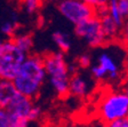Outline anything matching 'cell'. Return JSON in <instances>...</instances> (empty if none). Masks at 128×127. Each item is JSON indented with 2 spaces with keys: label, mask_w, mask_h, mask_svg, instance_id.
<instances>
[{
  "label": "cell",
  "mask_w": 128,
  "mask_h": 127,
  "mask_svg": "<svg viewBox=\"0 0 128 127\" xmlns=\"http://www.w3.org/2000/svg\"><path fill=\"white\" fill-rule=\"evenodd\" d=\"M95 54V62L90 65V77L96 81L118 82L124 74V61L127 55H120L121 47L112 48L111 46L98 47Z\"/></svg>",
  "instance_id": "obj_2"
},
{
  "label": "cell",
  "mask_w": 128,
  "mask_h": 127,
  "mask_svg": "<svg viewBox=\"0 0 128 127\" xmlns=\"http://www.w3.org/2000/svg\"><path fill=\"white\" fill-rule=\"evenodd\" d=\"M93 78H89L84 73L71 74L69 82V94L77 98H85L92 93Z\"/></svg>",
  "instance_id": "obj_9"
},
{
  "label": "cell",
  "mask_w": 128,
  "mask_h": 127,
  "mask_svg": "<svg viewBox=\"0 0 128 127\" xmlns=\"http://www.w3.org/2000/svg\"><path fill=\"white\" fill-rule=\"evenodd\" d=\"M121 41H122V45L125 47L126 52H127V61H128V19L127 21L124 23L122 28H121Z\"/></svg>",
  "instance_id": "obj_20"
},
{
  "label": "cell",
  "mask_w": 128,
  "mask_h": 127,
  "mask_svg": "<svg viewBox=\"0 0 128 127\" xmlns=\"http://www.w3.org/2000/svg\"><path fill=\"white\" fill-rule=\"evenodd\" d=\"M12 39L16 44V46L21 48L23 52H25L26 54L31 53L32 48H33V38L30 33H17L16 32Z\"/></svg>",
  "instance_id": "obj_13"
},
{
  "label": "cell",
  "mask_w": 128,
  "mask_h": 127,
  "mask_svg": "<svg viewBox=\"0 0 128 127\" xmlns=\"http://www.w3.org/2000/svg\"><path fill=\"white\" fill-rule=\"evenodd\" d=\"M47 80L44 57L29 54L13 79L16 89L31 98L37 97Z\"/></svg>",
  "instance_id": "obj_1"
},
{
  "label": "cell",
  "mask_w": 128,
  "mask_h": 127,
  "mask_svg": "<svg viewBox=\"0 0 128 127\" xmlns=\"http://www.w3.org/2000/svg\"><path fill=\"white\" fill-rule=\"evenodd\" d=\"M47 1H57V0H47Z\"/></svg>",
  "instance_id": "obj_26"
},
{
  "label": "cell",
  "mask_w": 128,
  "mask_h": 127,
  "mask_svg": "<svg viewBox=\"0 0 128 127\" xmlns=\"http://www.w3.org/2000/svg\"><path fill=\"white\" fill-rule=\"evenodd\" d=\"M33 98L17 93L6 109L10 116V127H28L30 126L29 116L33 108Z\"/></svg>",
  "instance_id": "obj_8"
},
{
  "label": "cell",
  "mask_w": 128,
  "mask_h": 127,
  "mask_svg": "<svg viewBox=\"0 0 128 127\" xmlns=\"http://www.w3.org/2000/svg\"><path fill=\"white\" fill-rule=\"evenodd\" d=\"M96 15L100 17L102 29H103V32H104V35H105V38H106L108 41H109V40L117 39V38L119 37L120 32H121V28H120L114 22V20L109 15L106 6L96 9Z\"/></svg>",
  "instance_id": "obj_10"
},
{
  "label": "cell",
  "mask_w": 128,
  "mask_h": 127,
  "mask_svg": "<svg viewBox=\"0 0 128 127\" xmlns=\"http://www.w3.org/2000/svg\"><path fill=\"white\" fill-rule=\"evenodd\" d=\"M10 116L6 108L0 106V127H10Z\"/></svg>",
  "instance_id": "obj_18"
},
{
  "label": "cell",
  "mask_w": 128,
  "mask_h": 127,
  "mask_svg": "<svg viewBox=\"0 0 128 127\" xmlns=\"http://www.w3.org/2000/svg\"><path fill=\"white\" fill-rule=\"evenodd\" d=\"M106 9H108L109 15L114 20L116 23H117L120 28H122L124 23H125V19H124L122 14H121V12H120V9H119L118 0H109L106 4Z\"/></svg>",
  "instance_id": "obj_14"
},
{
  "label": "cell",
  "mask_w": 128,
  "mask_h": 127,
  "mask_svg": "<svg viewBox=\"0 0 128 127\" xmlns=\"http://www.w3.org/2000/svg\"><path fill=\"white\" fill-rule=\"evenodd\" d=\"M65 53L58 50L46 54L44 56L46 73L48 84L57 96L64 97L69 94V82L71 74L74 73L72 68L65 58Z\"/></svg>",
  "instance_id": "obj_3"
},
{
  "label": "cell",
  "mask_w": 128,
  "mask_h": 127,
  "mask_svg": "<svg viewBox=\"0 0 128 127\" xmlns=\"http://www.w3.org/2000/svg\"><path fill=\"white\" fill-rule=\"evenodd\" d=\"M97 113L104 124L128 116V97L122 90H111L102 96L97 105Z\"/></svg>",
  "instance_id": "obj_4"
},
{
  "label": "cell",
  "mask_w": 128,
  "mask_h": 127,
  "mask_svg": "<svg viewBox=\"0 0 128 127\" xmlns=\"http://www.w3.org/2000/svg\"><path fill=\"white\" fill-rule=\"evenodd\" d=\"M28 55L16 46L13 39L4 40L0 49V79L13 80Z\"/></svg>",
  "instance_id": "obj_5"
},
{
  "label": "cell",
  "mask_w": 128,
  "mask_h": 127,
  "mask_svg": "<svg viewBox=\"0 0 128 127\" xmlns=\"http://www.w3.org/2000/svg\"><path fill=\"white\" fill-rule=\"evenodd\" d=\"M17 93L18 90L16 89L13 80L0 79V106L7 108Z\"/></svg>",
  "instance_id": "obj_11"
},
{
  "label": "cell",
  "mask_w": 128,
  "mask_h": 127,
  "mask_svg": "<svg viewBox=\"0 0 128 127\" xmlns=\"http://www.w3.org/2000/svg\"><path fill=\"white\" fill-rule=\"evenodd\" d=\"M52 40L56 45V47L58 48V50L63 52V53H66L71 49V38L68 35L66 32L63 31H55L52 33Z\"/></svg>",
  "instance_id": "obj_12"
},
{
  "label": "cell",
  "mask_w": 128,
  "mask_h": 127,
  "mask_svg": "<svg viewBox=\"0 0 128 127\" xmlns=\"http://www.w3.org/2000/svg\"><path fill=\"white\" fill-rule=\"evenodd\" d=\"M74 35L81 39L88 47L98 48L108 42L97 15H94L74 25Z\"/></svg>",
  "instance_id": "obj_6"
},
{
  "label": "cell",
  "mask_w": 128,
  "mask_h": 127,
  "mask_svg": "<svg viewBox=\"0 0 128 127\" xmlns=\"http://www.w3.org/2000/svg\"><path fill=\"white\" fill-rule=\"evenodd\" d=\"M57 11L71 24L80 23L96 14V9L84 0H57Z\"/></svg>",
  "instance_id": "obj_7"
},
{
  "label": "cell",
  "mask_w": 128,
  "mask_h": 127,
  "mask_svg": "<svg viewBox=\"0 0 128 127\" xmlns=\"http://www.w3.org/2000/svg\"><path fill=\"white\" fill-rule=\"evenodd\" d=\"M121 90L125 93L126 95H127V97H128V77H126L125 80H124V82H122V89H121Z\"/></svg>",
  "instance_id": "obj_24"
},
{
  "label": "cell",
  "mask_w": 128,
  "mask_h": 127,
  "mask_svg": "<svg viewBox=\"0 0 128 127\" xmlns=\"http://www.w3.org/2000/svg\"><path fill=\"white\" fill-rule=\"evenodd\" d=\"M84 1L87 3L88 5H90L92 7H94L95 9H98V8H101V7L106 6L109 0H84Z\"/></svg>",
  "instance_id": "obj_23"
},
{
  "label": "cell",
  "mask_w": 128,
  "mask_h": 127,
  "mask_svg": "<svg viewBox=\"0 0 128 127\" xmlns=\"http://www.w3.org/2000/svg\"><path fill=\"white\" fill-rule=\"evenodd\" d=\"M41 116H42V110H41V108H40L39 105H36L34 104L31 110V112H30V116H29L30 125L33 124V122H37L38 120L41 118Z\"/></svg>",
  "instance_id": "obj_19"
},
{
  "label": "cell",
  "mask_w": 128,
  "mask_h": 127,
  "mask_svg": "<svg viewBox=\"0 0 128 127\" xmlns=\"http://www.w3.org/2000/svg\"><path fill=\"white\" fill-rule=\"evenodd\" d=\"M2 44H4V40L0 38V49H1V47H2Z\"/></svg>",
  "instance_id": "obj_25"
},
{
  "label": "cell",
  "mask_w": 128,
  "mask_h": 127,
  "mask_svg": "<svg viewBox=\"0 0 128 127\" xmlns=\"http://www.w3.org/2000/svg\"><path fill=\"white\" fill-rule=\"evenodd\" d=\"M42 5V0H23L24 11L30 15L36 14Z\"/></svg>",
  "instance_id": "obj_16"
},
{
  "label": "cell",
  "mask_w": 128,
  "mask_h": 127,
  "mask_svg": "<svg viewBox=\"0 0 128 127\" xmlns=\"http://www.w3.org/2000/svg\"><path fill=\"white\" fill-rule=\"evenodd\" d=\"M108 126H110V127H128V116L118 118V119L111 121Z\"/></svg>",
  "instance_id": "obj_21"
},
{
  "label": "cell",
  "mask_w": 128,
  "mask_h": 127,
  "mask_svg": "<svg viewBox=\"0 0 128 127\" xmlns=\"http://www.w3.org/2000/svg\"><path fill=\"white\" fill-rule=\"evenodd\" d=\"M92 63H93V56L88 53L81 54L77 60V64L80 69H88L90 68Z\"/></svg>",
  "instance_id": "obj_17"
},
{
  "label": "cell",
  "mask_w": 128,
  "mask_h": 127,
  "mask_svg": "<svg viewBox=\"0 0 128 127\" xmlns=\"http://www.w3.org/2000/svg\"><path fill=\"white\" fill-rule=\"evenodd\" d=\"M17 28H18V22L16 19H9L2 22V24L0 25V32L4 36L8 38H13L15 33L17 32Z\"/></svg>",
  "instance_id": "obj_15"
},
{
  "label": "cell",
  "mask_w": 128,
  "mask_h": 127,
  "mask_svg": "<svg viewBox=\"0 0 128 127\" xmlns=\"http://www.w3.org/2000/svg\"><path fill=\"white\" fill-rule=\"evenodd\" d=\"M118 6L124 19H128V0H118Z\"/></svg>",
  "instance_id": "obj_22"
}]
</instances>
